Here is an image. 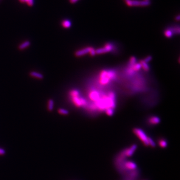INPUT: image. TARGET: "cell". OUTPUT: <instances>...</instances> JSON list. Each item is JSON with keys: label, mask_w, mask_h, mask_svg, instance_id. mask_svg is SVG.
Listing matches in <instances>:
<instances>
[{"label": "cell", "mask_w": 180, "mask_h": 180, "mask_svg": "<svg viewBox=\"0 0 180 180\" xmlns=\"http://www.w3.org/2000/svg\"><path fill=\"white\" fill-rule=\"evenodd\" d=\"M133 132L135 134V135L138 137L139 139L143 142L145 146H149V143L148 140V137L143 130L140 128H135L133 129Z\"/></svg>", "instance_id": "1"}, {"label": "cell", "mask_w": 180, "mask_h": 180, "mask_svg": "<svg viewBox=\"0 0 180 180\" xmlns=\"http://www.w3.org/2000/svg\"><path fill=\"white\" fill-rule=\"evenodd\" d=\"M125 3L129 7H146L150 5V1L138 0H124Z\"/></svg>", "instance_id": "2"}, {"label": "cell", "mask_w": 180, "mask_h": 180, "mask_svg": "<svg viewBox=\"0 0 180 180\" xmlns=\"http://www.w3.org/2000/svg\"><path fill=\"white\" fill-rule=\"evenodd\" d=\"M113 45L112 44L108 43L106 44L104 47L97 49V50H96V54H102L112 51V50H113Z\"/></svg>", "instance_id": "3"}, {"label": "cell", "mask_w": 180, "mask_h": 180, "mask_svg": "<svg viewBox=\"0 0 180 180\" xmlns=\"http://www.w3.org/2000/svg\"><path fill=\"white\" fill-rule=\"evenodd\" d=\"M111 80L107 75V70H103L100 74L99 82L101 85H107L110 82Z\"/></svg>", "instance_id": "4"}, {"label": "cell", "mask_w": 180, "mask_h": 180, "mask_svg": "<svg viewBox=\"0 0 180 180\" xmlns=\"http://www.w3.org/2000/svg\"><path fill=\"white\" fill-rule=\"evenodd\" d=\"M137 148V146L136 145H133L131 147L125 150L124 152L122 153V155L124 157H131L133 155Z\"/></svg>", "instance_id": "5"}, {"label": "cell", "mask_w": 180, "mask_h": 180, "mask_svg": "<svg viewBox=\"0 0 180 180\" xmlns=\"http://www.w3.org/2000/svg\"><path fill=\"white\" fill-rule=\"evenodd\" d=\"M91 47H86L85 48L82 49L81 50H78L77 51L75 52V56L76 57H81V56H84L85 55H86L88 53H89Z\"/></svg>", "instance_id": "6"}, {"label": "cell", "mask_w": 180, "mask_h": 180, "mask_svg": "<svg viewBox=\"0 0 180 180\" xmlns=\"http://www.w3.org/2000/svg\"><path fill=\"white\" fill-rule=\"evenodd\" d=\"M125 167L129 170H134L137 168V165L136 163L132 161H127L125 163Z\"/></svg>", "instance_id": "7"}, {"label": "cell", "mask_w": 180, "mask_h": 180, "mask_svg": "<svg viewBox=\"0 0 180 180\" xmlns=\"http://www.w3.org/2000/svg\"><path fill=\"white\" fill-rule=\"evenodd\" d=\"M81 98L82 97H80V95L77 96L71 97L72 102L77 107H80L82 106L81 103Z\"/></svg>", "instance_id": "8"}, {"label": "cell", "mask_w": 180, "mask_h": 180, "mask_svg": "<svg viewBox=\"0 0 180 180\" xmlns=\"http://www.w3.org/2000/svg\"><path fill=\"white\" fill-rule=\"evenodd\" d=\"M148 121H149V123L151 124L157 125L160 123L161 120L158 117L152 116L149 118Z\"/></svg>", "instance_id": "9"}, {"label": "cell", "mask_w": 180, "mask_h": 180, "mask_svg": "<svg viewBox=\"0 0 180 180\" xmlns=\"http://www.w3.org/2000/svg\"><path fill=\"white\" fill-rule=\"evenodd\" d=\"M89 97L93 101H97L99 99L100 94L96 91H93L89 94Z\"/></svg>", "instance_id": "10"}, {"label": "cell", "mask_w": 180, "mask_h": 180, "mask_svg": "<svg viewBox=\"0 0 180 180\" xmlns=\"http://www.w3.org/2000/svg\"><path fill=\"white\" fill-rule=\"evenodd\" d=\"M30 75L32 77L37 78L38 79H43L44 78L43 75L42 74L37 72H31L30 73Z\"/></svg>", "instance_id": "11"}, {"label": "cell", "mask_w": 180, "mask_h": 180, "mask_svg": "<svg viewBox=\"0 0 180 180\" xmlns=\"http://www.w3.org/2000/svg\"><path fill=\"white\" fill-rule=\"evenodd\" d=\"M31 45V43L29 41H26L25 42H23L19 46V49L20 50H24L27 48L29 47Z\"/></svg>", "instance_id": "12"}, {"label": "cell", "mask_w": 180, "mask_h": 180, "mask_svg": "<svg viewBox=\"0 0 180 180\" xmlns=\"http://www.w3.org/2000/svg\"><path fill=\"white\" fill-rule=\"evenodd\" d=\"M139 63L141 64L142 68L144 69V71L146 72L149 71V70H150V68H149V65H148L147 63L145 62L143 60H141L140 61Z\"/></svg>", "instance_id": "13"}, {"label": "cell", "mask_w": 180, "mask_h": 180, "mask_svg": "<svg viewBox=\"0 0 180 180\" xmlns=\"http://www.w3.org/2000/svg\"><path fill=\"white\" fill-rule=\"evenodd\" d=\"M62 25L64 28L68 29L71 27V22L69 20H64L62 22Z\"/></svg>", "instance_id": "14"}, {"label": "cell", "mask_w": 180, "mask_h": 180, "mask_svg": "<svg viewBox=\"0 0 180 180\" xmlns=\"http://www.w3.org/2000/svg\"><path fill=\"white\" fill-rule=\"evenodd\" d=\"M54 107V102L53 99H49L48 102V110L49 111H52Z\"/></svg>", "instance_id": "15"}, {"label": "cell", "mask_w": 180, "mask_h": 180, "mask_svg": "<svg viewBox=\"0 0 180 180\" xmlns=\"http://www.w3.org/2000/svg\"><path fill=\"white\" fill-rule=\"evenodd\" d=\"M136 63V58L132 56L130 59V62H129V68H132L133 67L134 65Z\"/></svg>", "instance_id": "16"}, {"label": "cell", "mask_w": 180, "mask_h": 180, "mask_svg": "<svg viewBox=\"0 0 180 180\" xmlns=\"http://www.w3.org/2000/svg\"><path fill=\"white\" fill-rule=\"evenodd\" d=\"M173 31L172 30H171L169 29H167L164 32V35L165 36H166L167 38H171L172 37L173 35Z\"/></svg>", "instance_id": "17"}, {"label": "cell", "mask_w": 180, "mask_h": 180, "mask_svg": "<svg viewBox=\"0 0 180 180\" xmlns=\"http://www.w3.org/2000/svg\"><path fill=\"white\" fill-rule=\"evenodd\" d=\"M159 145L161 147L165 148H166L168 146V143H167V142L164 139H161L159 141Z\"/></svg>", "instance_id": "18"}, {"label": "cell", "mask_w": 180, "mask_h": 180, "mask_svg": "<svg viewBox=\"0 0 180 180\" xmlns=\"http://www.w3.org/2000/svg\"><path fill=\"white\" fill-rule=\"evenodd\" d=\"M80 92L78 91L77 90H72L70 92V96L71 97L74 96H79Z\"/></svg>", "instance_id": "19"}, {"label": "cell", "mask_w": 180, "mask_h": 180, "mask_svg": "<svg viewBox=\"0 0 180 180\" xmlns=\"http://www.w3.org/2000/svg\"><path fill=\"white\" fill-rule=\"evenodd\" d=\"M58 113L61 114V115H68L69 112L66 109L60 108V109H59L58 110Z\"/></svg>", "instance_id": "20"}, {"label": "cell", "mask_w": 180, "mask_h": 180, "mask_svg": "<svg viewBox=\"0 0 180 180\" xmlns=\"http://www.w3.org/2000/svg\"><path fill=\"white\" fill-rule=\"evenodd\" d=\"M148 143H149V146H151V147H155V142L153 141L152 139L150 137H148Z\"/></svg>", "instance_id": "21"}, {"label": "cell", "mask_w": 180, "mask_h": 180, "mask_svg": "<svg viewBox=\"0 0 180 180\" xmlns=\"http://www.w3.org/2000/svg\"><path fill=\"white\" fill-rule=\"evenodd\" d=\"M113 109L111 108H108L107 109L106 111V113L107 114V115H108L109 116H112L114 114Z\"/></svg>", "instance_id": "22"}, {"label": "cell", "mask_w": 180, "mask_h": 180, "mask_svg": "<svg viewBox=\"0 0 180 180\" xmlns=\"http://www.w3.org/2000/svg\"><path fill=\"white\" fill-rule=\"evenodd\" d=\"M141 68V64L140 63H136L134 65L133 69L134 71H138L139 70H140Z\"/></svg>", "instance_id": "23"}, {"label": "cell", "mask_w": 180, "mask_h": 180, "mask_svg": "<svg viewBox=\"0 0 180 180\" xmlns=\"http://www.w3.org/2000/svg\"><path fill=\"white\" fill-rule=\"evenodd\" d=\"M89 53H90V55L91 56H95L96 55V50H95L94 48H93V47H91V49H90V52H89Z\"/></svg>", "instance_id": "24"}, {"label": "cell", "mask_w": 180, "mask_h": 180, "mask_svg": "<svg viewBox=\"0 0 180 180\" xmlns=\"http://www.w3.org/2000/svg\"><path fill=\"white\" fill-rule=\"evenodd\" d=\"M25 3H27L28 6L31 7L34 4V0H25Z\"/></svg>", "instance_id": "25"}, {"label": "cell", "mask_w": 180, "mask_h": 180, "mask_svg": "<svg viewBox=\"0 0 180 180\" xmlns=\"http://www.w3.org/2000/svg\"><path fill=\"white\" fill-rule=\"evenodd\" d=\"M152 59V56H148V57H146V58L144 59V60H144L145 62L148 63L150 61H151Z\"/></svg>", "instance_id": "26"}, {"label": "cell", "mask_w": 180, "mask_h": 180, "mask_svg": "<svg viewBox=\"0 0 180 180\" xmlns=\"http://www.w3.org/2000/svg\"><path fill=\"white\" fill-rule=\"evenodd\" d=\"M5 154V151L2 148H0V155H3Z\"/></svg>", "instance_id": "27"}, {"label": "cell", "mask_w": 180, "mask_h": 180, "mask_svg": "<svg viewBox=\"0 0 180 180\" xmlns=\"http://www.w3.org/2000/svg\"><path fill=\"white\" fill-rule=\"evenodd\" d=\"M79 0H69L70 3L71 4H75L78 2Z\"/></svg>", "instance_id": "28"}, {"label": "cell", "mask_w": 180, "mask_h": 180, "mask_svg": "<svg viewBox=\"0 0 180 180\" xmlns=\"http://www.w3.org/2000/svg\"><path fill=\"white\" fill-rule=\"evenodd\" d=\"M176 20L177 21L180 20V16H179V15H178V16H177V17H176Z\"/></svg>", "instance_id": "29"}, {"label": "cell", "mask_w": 180, "mask_h": 180, "mask_svg": "<svg viewBox=\"0 0 180 180\" xmlns=\"http://www.w3.org/2000/svg\"><path fill=\"white\" fill-rule=\"evenodd\" d=\"M19 1H20L21 3H25V0H19Z\"/></svg>", "instance_id": "30"}, {"label": "cell", "mask_w": 180, "mask_h": 180, "mask_svg": "<svg viewBox=\"0 0 180 180\" xmlns=\"http://www.w3.org/2000/svg\"><path fill=\"white\" fill-rule=\"evenodd\" d=\"M145 1H149V0H144Z\"/></svg>", "instance_id": "31"}]
</instances>
